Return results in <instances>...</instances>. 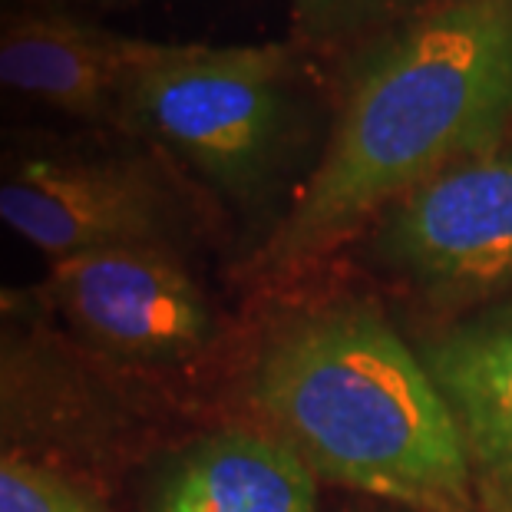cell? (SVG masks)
Instances as JSON below:
<instances>
[{
	"label": "cell",
	"instance_id": "cell-1",
	"mask_svg": "<svg viewBox=\"0 0 512 512\" xmlns=\"http://www.w3.org/2000/svg\"><path fill=\"white\" fill-rule=\"evenodd\" d=\"M512 126V0H440L361 53L328 149L261 268H304L417 185L503 146Z\"/></svg>",
	"mask_w": 512,
	"mask_h": 512
},
{
	"label": "cell",
	"instance_id": "cell-2",
	"mask_svg": "<svg viewBox=\"0 0 512 512\" xmlns=\"http://www.w3.org/2000/svg\"><path fill=\"white\" fill-rule=\"evenodd\" d=\"M252 397L314 473L413 512H470L463 430L420 354L367 311L294 324L261 354Z\"/></svg>",
	"mask_w": 512,
	"mask_h": 512
},
{
	"label": "cell",
	"instance_id": "cell-3",
	"mask_svg": "<svg viewBox=\"0 0 512 512\" xmlns=\"http://www.w3.org/2000/svg\"><path fill=\"white\" fill-rule=\"evenodd\" d=\"M294 53L278 43H146L133 63L119 129L156 143L228 195H252L278 159L291 119Z\"/></svg>",
	"mask_w": 512,
	"mask_h": 512
},
{
	"label": "cell",
	"instance_id": "cell-4",
	"mask_svg": "<svg viewBox=\"0 0 512 512\" xmlns=\"http://www.w3.org/2000/svg\"><path fill=\"white\" fill-rule=\"evenodd\" d=\"M0 222L63 261L119 245H176L185 212L156 159L0 126Z\"/></svg>",
	"mask_w": 512,
	"mask_h": 512
},
{
	"label": "cell",
	"instance_id": "cell-5",
	"mask_svg": "<svg viewBox=\"0 0 512 512\" xmlns=\"http://www.w3.org/2000/svg\"><path fill=\"white\" fill-rule=\"evenodd\" d=\"M37 291L80 341L126 364H182L212 337L209 298L176 245H119L50 261Z\"/></svg>",
	"mask_w": 512,
	"mask_h": 512
},
{
	"label": "cell",
	"instance_id": "cell-6",
	"mask_svg": "<svg viewBox=\"0 0 512 512\" xmlns=\"http://www.w3.org/2000/svg\"><path fill=\"white\" fill-rule=\"evenodd\" d=\"M374 255L433 294L512 285V149L463 159L384 212Z\"/></svg>",
	"mask_w": 512,
	"mask_h": 512
},
{
	"label": "cell",
	"instance_id": "cell-7",
	"mask_svg": "<svg viewBox=\"0 0 512 512\" xmlns=\"http://www.w3.org/2000/svg\"><path fill=\"white\" fill-rule=\"evenodd\" d=\"M149 40L119 37L67 0H0V106L119 129V100Z\"/></svg>",
	"mask_w": 512,
	"mask_h": 512
},
{
	"label": "cell",
	"instance_id": "cell-8",
	"mask_svg": "<svg viewBox=\"0 0 512 512\" xmlns=\"http://www.w3.org/2000/svg\"><path fill=\"white\" fill-rule=\"evenodd\" d=\"M110 433V400L80 357L34 318H0V453L57 470Z\"/></svg>",
	"mask_w": 512,
	"mask_h": 512
},
{
	"label": "cell",
	"instance_id": "cell-9",
	"mask_svg": "<svg viewBox=\"0 0 512 512\" xmlns=\"http://www.w3.org/2000/svg\"><path fill=\"white\" fill-rule=\"evenodd\" d=\"M463 430L486 512H512V304L456 324L423 351Z\"/></svg>",
	"mask_w": 512,
	"mask_h": 512
},
{
	"label": "cell",
	"instance_id": "cell-10",
	"mask_svg": "<svg viewBox=\"0 0 512 512\" xmlns=\"http://www.w3.org/2000/svg\"><path fill=\"white\" fill-rule=\"evenodd\" d=\"M149 512H318V473L285 440L225 430L169 466Z\"/></svg>",
	"mask_w": 512,
	"mask_h": 512
},
{
	"label": "cell",
	"instance_id": "cell-11",
	"mask_svg": "<svg viewBox=\"0 0 512 512\" xmlns=\"http://www.w3.org/2000/svg\"><path fill=\"white\" fill-rule=\"evenodd\" d=\"M0 512H103L50 466L0 453Z\"/></svg>",
	"mask_w": 512,
	"mask_h": 512
},
{
	"label": "cell",
	"instance_id": "cell-12",
	"mask_svg": "<svg viewBox=\"0 0 512 512\" xmlns=\"http://www.w3.org/2000/svg\"><path fill=\"white\" fill-rule=\"evenodd\" d=\"M410 0H288L294 30L308 40H341L390 17Z\"/></svg>",
	"mask_w": 512,
	"mask_h": 512
},
{
	"label": "cell",
	"instance_id": "cell-13",
	"mask_svg": "<svg viewBox=\"0 0 512 512\" xmlns=\"http://www.w3.org/2000/svg\"><path fill=\"white\" fill-rule=\"evenodd\" d=\"M40 308H47L40 291H20L0 285V318H37Z\"/></svg>",
	"mask_w": 512,
	"mask_h": 512
},
{
	"label": "cell",
	"instance_id": "cell-14",
	"mask_svg": "<svg viewBox=\"0 0 512 512\" xmlns=\"http://www.w3.org/2000/svg\"><path fill=\"white\" fill-rule=\"evenodd\" d=\"M83 4H106V7H119V4H133V0H83Z\"/></svg>",
	"mask_w": 512,
	"mask_h": 512
}]
</instances>
